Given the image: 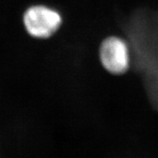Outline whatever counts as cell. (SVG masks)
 Wrapping results in <instances>:
<instances>
[{
    "instance_id": "cell-2",
    "label": "cell",
    "mask_w": 158,
    "mask_h": 158,
    "mask_svg": "<svg viewBox=\"0 0 158 158\" xmlns=\"http://www.w3.org/2000/svg\"><path fill=\"white\" fill-rule=\"evenodd\" d=\"M99 59L103 68L112 75H122L132 63V48L123 37L107 36L99 47Z\"/></svg>"
},
{
    "instance_id": "cell-1",
    "label": "cell",
    "mask_w": 158,
    "mask_h": 158,
    "mask_svg": "<svg viewBox=\"0 0 158 158\" xmlns=\"http://www.w3.org/2000/svg\"><path fill=\"white\" fill-rule=\"evenodd\" d=\"M23 24L29 36L39 40H45L54 36L61 28L63 16L54 7L37 2L25 9Z\"/></svg>"
}]
</instances>
